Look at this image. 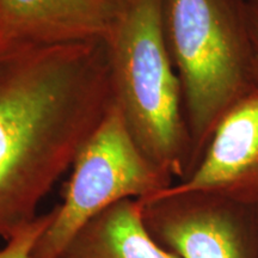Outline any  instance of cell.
Returning a JSON list of instances; mask_svg holds the SVG:
<instances>
[{"label":"cell","mask_w":258,"mask_h":258,"mask_svg":"<svg viewBox=\"0 0 258 258\" xmlns=\"http://www.w3.org/2000/svg\"><path fill=\"white\" fill-rule=\"evenodd\" d=\"M111 105L99 48L0 34V238L40 215L42 200Z\"/></svg>","instance_id":"6da1fadb"},{"label":"cell","mask_w":258,"mask_h":258,"mask_svg":"<svg viewBox=\"0 0 258 258\" xmlns=\"http://www.w3.org/2000/svg\"><path fill=\"white\" fill-rule=\"evenodd\" d=\"M164 28L182 88L194 171L224 115L258 89L249 0H164Z\"/></svg>","instance_id":"7a4b0ae2"},{"label":"cell","mask_w":258,"mask_h":258,"mask_svg":"<svg viewBox=\"0 0 258 258\" xmlns=\"http://www.w3.org/2000/svg\"><path fill=\"white\" fill-rule=\"evenodd\" d=\"M114 104L145 156L172 177L192 172L182 88L164 28V0H125L104 42Z\"/></svg>","instance_id":"3957f363"},{"label":"cell","mask_w":258,"mask_h":258,"mask_svg":"<svg viewBox=\"0 0 258 258\" xmlns=\"http://www.w3.org/2000/svg\"><path fill=\"white\" fill-rule=\"evenodd\" d=\"M55 217L32 258H60L93 218L124 200H146L173 185V178L145 156L114 103L80 147Z\"/></svg>","instance_id":"277c9868"},{"label":"cell","mask_w":258,"mask_h":258,"mask_svg":"<svg viewBox=\"0 0 258 258\" xmlns=\"http://www.w3.org/2000/svg\"><path fill=\"white\" fill-rule=\"evenodd\" d=\"M138 201L153 239L179 258H256V209L208 192L157 194Z\"/></svg>","instance_id":"5b68a950"},{"label":"cell","mask_w":258,"mask_h":258,"mask_svg":"<svg viewBox=\"0 0 258 258\" xmlns=\"http://www.w3.org/2000/svg\"><path fill=\"white\" fill-rule=\"evenodd\" d=\"M182 192L214 194L258 209V89L224 115L191 175L158 194Z\"/></svg>","instance_id":"8992f818"},{"label":"cell","mask_w":258,"mask_h":258,"mask_svg":"<svg viewBox=\"0 0 258 258\" xmlns=\"http://www.w3.org/2000/svg\"><path fill=\"white\" fill-rule=\"evenodd\" d=\"M125 0H0V34L43 44L103 42Z\"/></svg>","instance_id":"52a82bcc"},{"label":"cell","mask_w":258,"mask_h":258,"mask_svg":"<svg viewBox=\"0 0 258 258\" xmlns=\"http://www.w3.org/2000/svg\"><path fill=\"white\" fill-rule=\"evenodd\" d=\"M60 258H179L164 249L146 228L138 200H124L88 222Z\"/></svg>","instance_id":"ba28073f"},{"label":"cell","mask_w":258,"mask_h":258,"mask_svg":"<svg viewBox=\"0 0 258 258\" xmlns=\"http://www.w3.org/2000/svg\"><path fill=\"white\" fill-rule=\"evenodd\" d=\"M54 217L55 207L38 215L31 224L6 240V244L0 249V258H32L37 241L49 227Z\"/></svg>","instance_id":"9c48e42d"},{"label":"cell","mask_w":258,"mask_h":258,"mask_svg":"<svg viewBox=\"0 0 258 258\" xmlns=\"http://www.w3.org/2000/svg\"><path fill=\"white\" fill-rule=\"evenodd\" d=\"M249 18H250L251 35H252V41L254 46V53H256L257 69H258V4L257 3L249 2Z\"/></svg>","instance_id":"30bf717a"},{"label":"cell","mask_w":258,"mask_h":258,"mask_svg":"<svg viewBox=\"0 0 258 258\" xmlns=\"http://www.w3.org/2000/svg\"><path fill=\"white\" fill-rule=\"evenodd\" d=\"M249 2L250 3H257V4H258V0H249Z\"/></svg>","instance_id":"8fae6325"},{"label":"cell","mask_w":258,"mask_h":258,"mask_svg":"<svg viewBox=\"0 0 258 258\" xmlns=\"http://www.w3.org/2000/svg\"><path fill=\"white\" fill-rule=\"evenodd\" d=\"M256 213H257V221H258V209H256Z\"/></svg>","instance_id":"7c38bea8"}]
</instances>
